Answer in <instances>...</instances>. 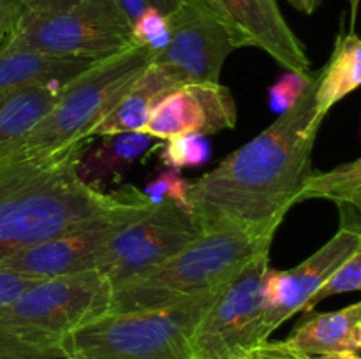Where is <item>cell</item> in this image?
<instances>
[{
    "label": "cell",
    "instance_id": "cell-1",
    "mask_svg": "<svg viewBox=\"0 0 361 359\" xmlns=\"http://www.w3.org/2000/svg\"><path fill=\"white\" fill-rule=\"evenodd\" d=\"M317 73L293 108L215 169L190 182V211L207 231L240 227L275 236L312 175V150L324 116L316 109Z\"/></svg>",
    "mask_w": 361,
    "mask_h": 359
},
{
    "label": "cell",
    "instance_id": "cell-2",
    "mask_svg": "<svg viewBox=\"0 0 361 359\" xmlns=\"http://www.w3.org/2000/svg\"><path fill=\"white\" fill-rule=\"evenodd\" d=\"M92 141L39 157L0 158V263L122 203L126 187L108 194L78 178L76 164Z\"/></svg>",
    "mask_w": 361,
    "mask_h": 359
},
{
    "label": "cell",
    "instance_id": "cell-3",
    "mask_svg": "<svg viewBox=\"0 0 361 359\" xmlns=\"http://www.w3.org/2000/svg\"><path fill=\"white\" fill-rule=\"evenodd\" d=\"M271 241V234L229 225L207 229L159 266L115 285L109 312L161 308L214 291L257 256L270 252Z\"/></svg>",
    "mask_w": 361,
    "mask_h": 359
},
{
    "label": "cell",
    "instance_id": "cell-4",
    "mask_svg": "<svg viewBox=\"0 0 361 359\" xmlns=\"http://www.w3.org/2000/svg\"><path fill=\"white\" fill-rule=\"evenodd\" d=\"M150 63L143 46L95 60L87 70L67 81L51 111L6 157H39L66 150L88 139L92 130L133 88Z\"/></svg>",
    "mask_w": 361,
    "mask_h": 359
},
{
    "label": "cell",
    "instance_id": "cell-5",
    "mask_svg": "<svg viewBox=\"0 0 361 359\" xmlns=\"http://www.w3.org/2000/svg\"><path fill=\"white\" fill-rule=\"evenodd\" d=\"M221 287L161 308L104 313L66 334L63 354L80 359H169L187 354L190 333Z\"/></svg>",
    "mask_w": 361,
    "mask_h": 359
},
{
    "label": "cell",
    "instance_id": "cell-6",
    "mask_svg": "<svg viewBox=\"0 0 361 359\" xmlns=\"http://www.w3.org/2000/svg\"><path fill=\"white\" fill-rule=\"evenodd\" d=\"M130 44V23L116 0H81L59 13L23 9L0 46L60 58L102 60Z\"/></svg>",
    "mask_w": 361,
    "mask_h": 359
},
{
    "label": "cell",
    "instance_id": "cell-7",
    "mask_svg": "<svg viewBox=\"0 0 361 359\" xmlns=\"http://www.w3.org/2000/svg\"><path fill=\"white\" fill-rule=\"evenodd\" d=\"M113 285L97 270L42 278L0 312V329L62 344L66 334L109 313Z\"/></svg>",
    "mask_w": 361,
    "mask_h": 359
},
{
    "label": "cell",
    "instance_id": "cell-8",
    "mask_svg": "<svg viewBox=\"0 0 361 359\" xmlns=\"http://www.w3.org/2000/svg\"><path fill=\"white\" fill-rule=\"evenodd\" d=\"M270 252L250 260L221 287L189 336L192 359H245L268 341L263 278Z\"/></svg>",
    "mask_w": 361,
    "mask_h": 359
},
{
    "label": "cell",
    "instance_id": "cell-9",
    "mask_svg": "<svg viewBox=\"0 0 361 359\" xmlns=\"http://www.w3.org/2000/svg\"><path fill=\"white\" fill-rule=\"evenodd\" d=\"M154 204L136 187L126 185L118 206L88 218L71 231L28 246L0 263V270L32 278H53L95 270L111 239Z\"/></svg>",
    "mask_w": 361,
    "mask_h": 359
},
{
    "label": "cell",
    "instance_id": "cell-10",
    "mask_svg": "<svg viewBox=\"0 0 361 359\" xmlns=\"http://www.w3.org/2000/svg\"><path fill=\"white\" fill-rule=\"evenodd\" d=\"M203 232L190 211L173 203L154 204L147 213L120 229L95 270L115 287L159 266Z\"/></svg>",
    "mask_w": 361,
    "mask_h": 359
},
{
    "label": "cell",
    "instance_id": "cell-11",
    "mask_svg": "<svg viewBox=\"0 0 361 359\" xmlns=\"http://www.w3.org/2000/svg\"><path fill=\"white\" fill-rule=\"evenodd\" d=\"M341 208L342 224L338 231L307 257L303 263L291 270H271L268 267L263 278L264 322L268 334L296 313L303 312L310 298L324 284L328 277L355 252L361 250V229L356 213L351 217V206Z\"/></svg>",
    "mask_w": 361,
    "mask_h": 359
},
{
    "label": "cell",
    "instance_id": "cell-12",
    "mask_svg": "<svg viewBox=\"0 0 361 359\" xmlns=\"http://www.w3.org/2000/svg\"><path fill=\"white\" fill-rule=\"evenodd\" d=\"M169 27L168 44L152 56V65L161 67L180 87L219 83L226 58L236 49L228 30L189 0L169 14Z\"/></svg>",
    "mask_w": 361,
    "mask_h": 359
},
{
    "label": "cell",
    "instance_id": "cell-13",
    "mask_svg": "<svg viewBox=\"0 0 361 359\" xmlns=\"http://www.w3.org/2000/svg\"><path fill=\"white\" fill-rule=\"evenodd\" d=\"M231 35L235 48H259L289 73L309 74L310 58L277 0H189Z\"/></svg>",
    "mask_w": 361,
    "mask_h": 359
},
{
    "label": "cell",
    "instance_id": "cell-14",
    "mask_svg": "<svg viewBox=\"0 0 361 359\" xmlns=\"http://www.w3.org/2000/svg\"><path fill=\"white\" fill-rule=\"evenodd\" d=\"M236 102L221 83H189L166 92L148 113L143 132L166 141L185 134H215L235 129Z\"/></svg>",
    "mask_w": 361,
    "mask_h": 359
},
{
    "label": "cell",
    "instance_id": "cell-15",
    "mask_svg": "<svg viewBox=\"0 0 361 359\" xmlns=\"http://www.w3.org/2000/svg\"><path fill=\"white\" fill-rule=\"evenodd\" d=\"M159 146L161 143L145 132L104 136L97 144L90 143L85 148L76 164V175L87 187L104 192V187L122 182L136 162Z\"/></svg>",
    "mask_w": 361,
    "mask_h": 359
},
{
    "label": "cell",
    "instance_id": "cell-16",
    "mask_svg": "<svg viewBox=\"0 0 361 359\" xmlns=\"http://www.w3.org/2000/svg\"><path fill=\"white\" fill-rule=\"evenodd\" d=\"M284 344L302 354L360 352L361 303H353L335 312L312 313L295 327Z\"/></svg>",
    "mask_w": 361,
    "mask_h": 359
},
{
    "label": "cell",
    "instance_id": "cell-17",
    "mask_svg": "<svg viewBox=\"0 0 361 359\" xmlns=\"http://www.w3.org/2000/svg\"><path fill=\"white\" fill-rule=\"evenodd\" d=\"M66 83H41L0 95V158L18 144L51 111Z\"/></svg>",
    "mask_w": 361,
    "mask_h": 359
},
{
    "label": "cell",
    "instance_id": "cell-18",
    "mask_svg": "<svg viewBox=\"0 0 361 359\" xmlns=\"http://www.w3.org/2000/svg\"><path fill=\"white\" fill-rule=\"evenodd\" d=\"M95 60L60 58L27 49H7L0 46V95L30 84L67 83Z\"/></svg>",
    "mask_w": 361,
    "mask_h": 359
},
{
    "label": "cell",
    "instance_id": "cell-19",
    "mask_svg": "<svg viewBox=\"0 0 361 359\" xmlns=\"http://www.w3.org/2000/svg\"><path fill=\"white\" fill-rule=\"evenodd\" d=\"M180 87L168 73L148 63L136 83L122 97V101L106 115V118L92 130L90 137H104L113 134L143 132L152 106L173 88Z\"/></svg>",
    "mask_w": 361,
    "mask_h": 359
},
{
    "label": "cell",
    "instance_id": "cell-20",
    "mask_svg": "<svg viewBox=\"0 0 361 359\" xmlns=\"http://www.w3.org/2000/svg\"><path fill=\"white\" fill-rule=\"evenodd\" d=\"M361 83V41L355 30L341 34L326 65L317 73L316 109L321 116L348 97Z\"/></svg>",
    "mask_w": 361,
    "mask_h": 359
},
{
    "label": "cell",
    "instance_id": "cell-21",
    "mask_svg": "<svg viewBox=\"0 0 361 359\" xmlns=\"http://www.w3.org/2000/svg\"><path fill=\"white\" fill-rule=\"evenodd\" d=\"M307 199L334 201L338 206H351L356 211L361 208V160L335 165L330 171H316L303 185L300 203Z\"/></svg>",
    "mask_w": 361,
    "mask_h": 359
},
{
    "label": "cell",
    "instance_id": "cell-22",
    "mask_svg": "<svg viewBox=\"0 0 361 359\" xmlns=\"http://www.w3.org/2000/svg\"><path fill=\"white\" fill-rule=\"evenodd\" d=\"M212 157V144L204 134L169 137L159 146V160L168 169L200 168Z\"/></svg>",
    "mask_w": 361,
    "mask_h": 359
},
{
    "label": "cell",
    "instance_id": "cell-23",
    "mask_svg": "<svg viewBox=\"0 0 361 359\" xmlns=\"http://www.w3.org/2000/svg\"><path fill=\"white\" fill-rule=\"evenodd\" d=\"M361 289V250L353 253L349 259H345L330 277L324 280L316 291V294L307 301L303 306V312L310 313L314 306L319 305L324 299L331 298V296L344 294V292H356Z\"/></svg>",
    "mask_w": 361,
    "mask_h": 359
},
{
    "label": "cell",
    "instance_id": "cell-24",
    "mask_svg": "<svg viewBox=\"0 0 361 359\" xmlns=\"http://www.w3.org/2000/svg\"><path fill=\"white\" fill-rule=\"evenodd\" d=\"M169 16L157 9H148L141 13L130 23V41L133 44L148 49L150 58L161 53L169 41Z\"/></svg>",
    "mask_w": 361,
    "mask_h": 359
},
{
    "label": "cell",
    "instance_id": "cell-25",
    "mask_svg": "<svg viewBox=\"0 0 361 359\" xmlns=\"http://www.w3.org/2000/svg\"><path fill=\"white\" fill-rule=\"evenodd\" d=\"M189 189L190 182L185 176H182V172L176 171V169L166 168L155 178H152L141 192L147 196V199L152 204L173 203L176 206L183 208V210L190 211Z\"/></svg>",
    "mask_w": 361,
    "mask_h": 359
},
{
    "label": "cell",
    "instance_id": "cell-26",
    "mask_svg": "<svg viewBox=\"0 0 361 359\" xmlns=\"http://www.w3.org/2000/svg\"><path fill=\"white\" fill-rule=\"evenodd\" d=\"M66 358L62 344L39 341L0 329V359H59Z\"/></svg>",
    "mask_w": 361,
    "mask_h": 359
},
{
    "label": "cell",
    "instance_id": "cell-27",
    "mask_svg": "<svg viewBox=\"0 0 361 359\" xmlns=\"http://www.w3.org/2000/svg\"><path fill=\"white\" fill-rule=\"evenodd\" d=\"M314 74H296V73H286L277 83H274L268 90V101H270L271 111L282 115L288 111L289 108L298 102L305 88L312 81Z\"/></svg>",
    "mask_w": 361,
    "mask_h": 359
},
{
    "label": "cell",
    "instance_id": "cell-28",
    "mask_svg": "<svg viewBox=\"0 0 361 359\" xmlns=\"http://www.w3.org/2000/svg\"><path fill=\"white\" fill-rule=\"evenodd\" d=\"M39 282V278L25 277L13 271L0 270V312L11 305L18 296L23 294L28 287Z\"/></svg>",
    "mask_w": 361,
    "mask_h": 359
},
{
    "label": "cell",
    "instance_id": "cell-29",
    "mask_svg": "<svg viewBox=\"0 0 361 359\" xmlns=\"http://www.w3.org/2000/svg\"><path fill=\"white\" fill-rule=\"evenodd\" d=\"M185 0H116L120 9L127 16L129 23H133L141 13L148 9H157L162 14H173Z\"/></svg>",
    "mask_w": 361,
    "mask_h": 359
},
{
    "label": "cell",
    "instance_id": "cell-30",
    "mask_svg": "<svg viewBox=\"0 0 361 359\" xmlns=\"http://www.w3.org/2000/svg\"><path fill=\"white\" fill-rule=\"evenodd\" d=\"M21 0H0V44L9 35L11 28L23 11Z\"/></svg>",
    "mask_w": 361,
    "mask_h": 359
},
{
    "label": "cell",
    "instance_id": "cell-31",
    "mask_svg": "<svg viewBox=\"0 0 361 359\" xmlns=\"http://www.w3.org/2000/svg\"><path fill=\"white\" fill-rule=\"evenodd\" d=\"M245 359H295L284 341H264L249 352Z\"/></svg>",
    "mask_w": 361,
    "mask_h": 359
},
{
    "label": "cell",
    "instance_id": "cell-32",
    "mask_svg": "<svg viewBox=\"0 0 361 359\" xmlns=\"http://www.w3.org/2000/svg\"><path fill=\"white\" fill-rule=\"evenodd\" d=\"M80 2L81 0H21L25 9L35 13H59V11L71 9Z\"/></svg>",
    "mask_w": 361,
    "mask_h": 359
},
{
    "label": "cell",
    "instance_id": "cell-33",
    "mask_svg": "<svg viewBox=\"0 0 361 359\" xmlns=\"http://www.w3.org/2000/svg\"><path fill=\"white\" fill-rule=\"evenodd\" d=\"M291 352L295 355V359H360L358 352H334V354H302V352Z\"/></svg>",
    "mask_w": 361,
    "mask_h": 359
},
{
    "label": "cell",
    "instance_id": "cell-34",
    "mask_svg": "<svg viewBox=\"0 0 361 359\" xmlns=\"http://www.w3.org/2000/svg\"><path fill=\"white\" fill-rule=\"evenodd\" d=\"M295 9H298L300 13L305 14H312L317 7L323 4V0H288Z\"/></svg>",
    "mask_w": 361,
    "mask_h": 359
},
{
    "label": "cell",
    "instance_id": "cell-35",
    "mask_svg": "<svg viewBox=\"0 0 361 359\" xmlns=\"http://www.w3.org/2000/svg\"><path fill=\"white\" fill-rule=\"evenodd\" d=\"M349 6H351V30H355L356 23V13H358V4L360 0H348Z\"/></svg>",
    "mask_w": 361,
    "mask_h": 359
},
{
    "label": "cell",
    "instance_id": "cell-36",
    "mask_svg": "<svg viewBox=\"0 0 361 359\" xmlns=\"http://www.w3.org/2000/svg\"><path fill=\"white\" fill-rule=\"evenodd\" d=\"M169 359H192V355H190L189 352H187V354H178V355H173V358H169Z\"/></svg>",
    "mask_w": 361,
    "mask_h": 359
},
{
    "label": "cell",
    "instance_id": "cell-37",
    "mask_svg": "<svg viewBox=\"0 0 361 359\" xmlns=\"http://www.w3.org/2000/svg\"><path fill=\"white\" fill-rule=\"evenodd\" d=\"M59 359H80V358H59Z\"/></svg>",
    "mask_w": 361,
    "mask_h": 359
}]
</instances>
